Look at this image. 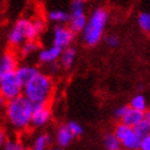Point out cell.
<instances>
[{"label": "cell", "mask_w": 150, "mask_h": 150, "mask_svg": "<svg viewBox=\"0 0 150 150\" xmlns=\"http://www.w3.org/2000/svg\"><path fill=\"white\" fill-rule=\"evenodd\" d=\"M128 108L129 106H126V105H121V106H118L115 110V112H114L115 117L118 118V120H122V117L126 115V112H127V110H128Z\"/></svg>", "instance_id": "484cf974"}, {"label": "cell", "mask_w": 150, "mask_h": 150, "mask_svg": "<svg viewBox=\"0 0 150 150\" xmlns=\"http://www.w3.org/2000/svg\"><path fill=\"white\" fill-rule=\"evenodd\" d=\"M38 48H39V45H38V43H37V40H27L23 45L20 48V55L22 57H27L29 55L34 54V52L38 50Z\"/></svg>", "instance_id": "ffe728a7"}, {"label": "cell", "mask_w": 150, "mask_h": 150, "mask_svg": "<svg viewBox=\"0 0 150 150\" xmlns=\"http://www.w3.org/2000/svg\"><path fill=\"white\" fill-rule=\"evenodd\" d=\"M17 57L12 51H5L0 59V74L15 72L17 70Z\"/></svg>", "instance_id": "8fae6325"}, {"label": "cell", "mask_w": 150, "mask_h": 150, "mask_svg": "<svg viewBox=\"0 0 150 150\" xmlns=\"http://www.w3.org/2000/svg\"><path fill=\"white\" fill-rule=\"evenodd\" d=\"M145 120L150 123V109H148V110L145 111Z\"/></svg>", "instance_id": "83f0119b"}, {"label": "cell", "mask_w": 150, "mask_h": 150, "mask_svg": "<svg viewBox=\"0 0 150 150\" xmlns=\"http://www.w3.org/2000/svg\"><path fill=\"white\" fill-rule=\"evenodd\" d=\"M81 1H84V3H86V1H87V0H81Z\"/></svg>", "instance_id": "f546056e"}, {"label": "cell", "mask_w": 150, "mask_h": 150, "mask_svg": "<svg viewBox=\"0 0 150 150\" xmlns=\"http://www.w3.org/2000/svg\"><path fill=\"white\" fill-rule=\"evenodd\" d=\"M38 69L35 66L32 65H21L17 67L16 70V76L18 77V79L21 81L22 84H26L28 81H31L37 73H38Z\"/></svg>", "instance_id": "5bb4252c"}, {"label": "cell", "mask_w": 150, "mask_h": 150, "mask_svg": "<svg viewBox=\"0 0 150 150\" xmlns=\"http://www.w3.org/2000/svg\"><path fill=\"white\" fill-rule=\"evenodd\" d=\"M3 150H26L23 144L16 139H7L3 144Z\"/></svg>", "instance_id": "7402d4cb"}, {"label": "cell", "mask_w": 150, "mask_h": 150, "mask_svg": "<svg viewBox=\"0 0 150 150\" xmlns=\"http://www.w3.org/2000/svg\"><path fill=\"white\" fill-rule=\"evenodd\" d=\"M134 129H136V132L138 133V136L140 138H144L145 136L150 134V123L146 120H144V121H142L138 126L134 127Z\"/></svg>", "instance_id": "603a6c76"}, {"label": "cell", "mask_w": 150, "mask_h": 150, "mask_svg": "<svg viewBox=\"0 0 150 150\" xmlns=\"http://www.w3.org/2000/svg\"><path fill=\"white\" fill-rule=\"evenodd\" d=\"M48 20L52 23L57 25H65L69 23L70 21V12H66L65 10H60V9H55V10H50L48 12Z\"/></svg>", "instance_id": "9a60e30c"}, {"label": "cell", "mask_w": 150, "mask_h": 150, "mask_svg": "<svg viewBox=\"0 0 150 150\" xmlns=\"http://www.w3.org/2000/svg\"><path fill=\"white\" fill-rule=\"evenodd\" d=\"M54 92V82L47 73L38 72L35 76L23 86L22 95L34 105L48 104Z\"/></svg>", "instance_id": "3957f363"}, {"label": "cell", "mask_w": 150, "mask_h": 150, "mask_svg": "<svg viewBox=\"0 0 150 150\" xmlns=\"http://www.w3.org/2000/svg\"><path fill=\"white\" fill-rule=\"evenodd\" d=\"M74 136L73 133L70 131L69 126L67 125H64V126H60L57 131H56V134H55V140H56V144L61 148H65L67 145H70L72 143Z\"/></svg>", "instance_id": "4fadbf2b"}, {"label": "cell", "mask_w": 150, "mask_h": 150, "mask_svg": "<svg viewBox=\"0 0 150 150\" xmlns=\"http://www.w3.org/2000/svg\"><path fill=\"white\" fill-rule=\"evenodd\" d=\"M44 29V22L40 18H20L7 33V43L11 48H21L27 40H35Z\"/></svg>", "instance_id": "7a4b0ae2"}, {"label": "cell", "mask_w": 150, "mask_h": 150, "mask_svg": "<svg viewBox=\"0 0 150 150\" xmlns=\"http://www.w3.org/2000/svg\"><path fill=\"white\" fill-rule=\"evenodd\" d=\"M84 1L72 0L70 6V21L69 27L74 33H82L88 23V17L86 15Z\"/></svg>", "instance_id": "52a82bcc"}, {"label": "cell", "mask_w": 150, "mask_h": 150, "mask_svg": "<svg viewBox=\"0 0 150 150\" xmlns=\"http://www.w3.org/2000/svg\"><path fill=\"white\" fill-rule=\"evenodd\" d=\"M74 33L69 26L57 25L54 27L52 31V45L59 47L61 49L70 48L74 39Z\"/></svg>", "instance_id": "ba28073f"}, {"label": "cell", "mask_w": 150, "mask_h": 150, "mask_svg": "<svg viewBox=\"0 0 150 150\" xmlns=\"http://www.w3.org/2000/svg\"><path fill=\"white\" fill-rule=\"evenodd\" d=\"M34 104L21 95L5 104V118L15 131H25L32 123Z\"/></svg>", "instance_id": "6da1fadb"}, {"label": "cell", "mask_w": 150, "mask_h": 150, "mask_svg": "<svg viewBox=\"0 0 150 150\" xmlns=\"http://www.w3.org/2000/svg\"><path fill=\"white\" fill-rule=\"evenodd\" d=\"M138 26L143 32L150 34V13L149 12H140L138 15Z\"/></svg>", "instance_id": "44dd1931"}, {"label": "cell", "mask_w": 150, "mask_h": 150, "mask_svg": "<svg viewBox=\"0 0 150 150\" xmlns=\"http://www.w3.org/2000/svg\"><path fill=\"white\" fill-rule=\"evenodd\" d=\"M103 143H104L105 150H120V148H121V143H120V140L115 133H108L104 137Z\"/></svg>", "instance_id": "d6986e66"}, {"label": "cell", "mask_w": 150, "mask_h": 150, "mask_svg": "<svg viewBox=\"0 0 150 150\" xmlns=\"http://www.w3.org/2000/svg\"><path fill=\"white\" fill-rule=\"evenodd\" d=\"M62 50L64 49L55 47V45H50L48 48H44V49L39 50V52H38V61L44 65L56 64L57 60H60V57H61Z\"/></svg>", "instance_id": "30bf717a"}, {"label": "cell", "mask_w": 150, "mask_h": 150, "mask_svg": "<svg viewBox=\"0 0 150 150\" xmlns=\"http://www.w3.org/2000/svg\"><path fill=\"white\" fill-rule=\"evenodd\" d=\"M51 118V111L48 104H39L34 105L33 115H32V123L31 126L34 128H42L45 126Z\"/></svg>", "instance_id": "9c48e42d"}, {"label": "cell", "mask_w": 150, "mask_h": 150, "mask_svg": "<svg viewBox=\"0 0 150 150\" xmlns=\"http://www.w3.org/2000/svg\"><path fill=\"white\" fill-rule=\"evenodd\" d=\"M140 150H150V134L142 138V144H140Z\"/></svg>", "instance_id": "4316f807"}, {"label": "cell", "mask_w": 150, "mask_h": 150, "mask_svg": "<svg viewBox=\"0 0 150 150\" xmlns=\"http://www.w3.org/2000/svg\"><path fill=\"white\" fill-rule=\"evenodd\" d=\"M76 56H77V51L74 48H66L62 50L61 57H60V64L64 69H71L73 66L74 61H76Z\"/></svg>", "instance_id": "2e32d148"}, {"label": "cell", "mask_w": 150, "mask_h": 150, "mask_svg": "<svg viewBox=\"0 0 150 150\" xmlns=\"http://www.w3.org/2000/svg\"><path fill=\"white\" fill-rule=\"evenodd\" d=\"M129 106L132 109H136L138 111H143L145 112L148 110V100L143 94H137L134 95L129 101Z\"/></svg>", "instance_id": "ac0fdd59"}, {"label": "cell", "mask_w": 150, "mask_h": 150, "mask_svg": "<svg viewBox=\"0 0 150 150\" xmlns=\"http://www.w3.org/2000/svg\"><path fill=\"white\" fill-rule=\"evenodd\" d=\"M114 133L116 134V137L121 143V146L125 150H140L142 138L138 136V133L133 127L121 122L115 127Z\"/></svg>", "instance_id": "8992f818"}, {"label": "cell", "mask_w": 150, "mask_h": 150, "mask_svg": "<svg viewBox=\"0 0 150 150\" xmlns=\"http://www.w3.org/2000/svg\"><path fill=\"white\" fill-rule=\"evenodd\" d=\"M50 142L51 138L48 133H40L34 138L31 150H48L50 148Z\"/></svg>", "instance_id": "e0dca14e"}, {"label": "cell", "mask_w": 150, "mask_h": 150, "mask_svg": "<svg viewBox=\"0 0 150 150\" xmlns=\"http://www.w3.org/2000/svg\"><path fill=\"white\" fill-rule=\"evenodd\" d=\"M67 126H69L70 131L73 133L74 137L82 136V133H83V127H82L78 122H76V121H70L69 123H67Z\"/></svg>", "instance_id": "cb8c5ba5"}, {"label": "cell", "mask_w": 150, "mask_h": 150, "mask_svg": "<svg viewBox=\"0 0 150 150\" xmlns=\"http://www.w3.org/2000/svg\"><path fill=\"white\" fill-rule=\"evenodd\" d=\"M144 120H145V112L138 111V110L132 109L129 106L128 110H127V112H126V115L122 117L121 122L134 128V127L138 126L142 121H144Z\"/></svg>", "instance_id": "7c38bea8"}, {"label": "cell", "mask_w": 150, "mask_h": 150, "mask_svg": "<svg viewBox=\"0 0 150 150\" xmlns=\"http://www.w3.org/2000/svg\"><path fill=\"white\" fill-rule=\"evenodd\" d=\"M23 93V84L15 72H7L0 74V95L5 101H10L18 98Z\"/></svg>", "instance_id": "5b68a950"}, {"label": "cell", "mask_w": 150, "mask_h": 150, "mask_svg": "<svg viewBox=\"0 0 150 150\" xmlns=\"http://www.w3.org/2000/svg\"><path fill=\"white\" fill-rule=\"evenodd\" d=\"M48 150H64V148H61V146H55V148H49Z\"/></svg>", "instance_id": "f1b7e54d"}, {"label": "cell", "mask_w": 150, "mask_h": 150, "mask_svg": "<svg viewBox=\"0 0 150 150\" xmlns=\"http://www.w3.org/2000/svg\"><path fill=\"white\" fill-rule=\"evenodd\" d=\"M109 21V13L104 7L95 9L88 17V23L82 32V39L88 47L96 45L103 38L105 27Z\"/></svg>", "instance_id": "277c9868"}, {"label": "cell", "mask_w": 150, "mask_h": 150, "mask_svg": "<svg viewBox=\"0 0 150 150\" xmlns=\"http://www.w3.org/2000/svg\"><path fill=\"white\" fill-rule=\"evenodd\" d=\"M105 43H106V45L110 48H116L120 44V39L115 34H109V35L105 37Z\"/></svg>", "instance_id": "d4e9b609"}]
</instances>
